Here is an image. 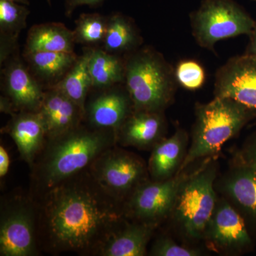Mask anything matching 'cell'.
I'll list each match as a JSON object with an SVG mask.
<instances>
[{
  "mask_svg": "<svg viewBox=\"0 0 256 256\" xmlns=\"http://www.w3.org/2000/svg\"><path fill=\"white\" fill-rule=\"evenodd\" d=\"M37 198V197H36ZM38 242L47 252L96 255L127 218L124 203L106 191L89 168L38 196Z\"/></svg>",
  "mask_w": 256,
  "mask_h": 256,
  "instance_id": "cell-1",
  "label": "cell"
},
{
  "mask_svg": "<svg viewBox=\"0 0 256 256\" xmlns=\"http://www.w3.org/2000/svg\"><path fill=\"white\" fill-rule=\"evenodd\" d=\"M116 144V131L92 127L84 121L56 137L46 138L31 166L34 192L32 198L89 168L102 152Z\"/></svg>",
  "mask_w": 256,
  "mask_h": 256,
  "instance_id": "cell-2",
  "label": "cell"
},
{
  "mask_svg": "<svg viewBox=\"0 0 256 256\" xmlns=\"http://www.w3.org/2000/svg\"><path fill=\"white\" fill-rule=\"evenodd\" d=\"M255 117V112L227 98L214 97L210 102L197 104L191 144L178 173L198 160L214 156Z\"/></svg>",
  "mask_w": 256,
  "mask_h": 256,
  "instance_id": "cell-3",
  "label": "cell"
},
{
  "mask_svg": "<svg viewBox=\"0 0 256 256\" xmlns=\"http://www.w3.org/2000/svg\"><path fill=\"white\" fill-rule=\"evenodd\" d=\"M124 86L134 110L164 112L174 100L178 87L175 70L164 56L152 47L126 56Z\"/></svg>",
  "mask_w": 256,
  "mask_h": 256,
  "instance_id": "cell-4",
  "label": "cell"
},
{
  "mask_svg": "<svg viewBox=\"0 0 256 256\" xmlns=\"http://www.w3.org/2000/svg\"><path fill=\"white\" fill-rule=\"evenodd\" d=\"M217 174L214 159L207 158L180 186L170 216L184 238H203L218 201L215 186Z\"/></svg>",
  "mask_w": 256,
  "mask_h": 256,
  "instance_id": "cell-5",
  "label": "cell"
},
{
  "mask_svg": "<svg viewBox=\"0 0 256 256\" xmlns=\"http://www.w3.org/2000/svg\"><path fill=\"white\" fill-rule=\"evenodd\" d=\"M192 34L202 48L213 50L225 38L252 34L256 21L233 0H203L190 16Z\"/></svg>",
  "mask_w": 256,
  "mask_h": 256,
  "instance_id": "cell-6",
  "label": "cell"
},
{
  "mask_svg": "<svg viewBox=\"0 0 256 256\" xmlns=\"http://www.w3.org/2000/svg\"><path fill=\"white\" fill-rule=\"evenodd\" d=\"M89 169L106 192L124 203L150 180L148 165L141 158L116 146L102 152Z\"/></svg>",
  "mask_w": 256,
  "mask_h": 256,
  "instance_id": "cell-7",
  "label": "cell"
},
{
  "mask_svg": "<svg viewBox=\"0 0 256 256\" xmlns=\"http://www.w3.org/2000/svg\"><path fill=\"white\" fill-rule=\"evenodd\" d=\"M37 212L32 197L16 196L2 206L0 256L37 254Z\"/></svg>",
  "mask_w": 256,
  "mask_h": 256,
  "instance_id": "cell-8",
  "label": "cell"
},
{
  "mask_svg": "<svg viewBox=\"0 0 256 256\" xmlns=\"http://www.w3.org/2000/svg\"><path fill=\"white\" fill-rule=\"evenodd\" d=\"M186 170L168 180H148L140 185L124 202L126 217L158 226L170 216L180 186L192 174Z\"/></svg>",
  "mask_w": 256,
  "mask_h": 256,
  "instance_id": "cell-9",
  "label": "cell"
},
{
  "mask_svg": "<svg viewBox=\"0 0 256 256\" xmlns=\"http://www.w3.org/2000/svg\"><path fill=\"white\" fill-rule=\"evenodd\" d=\"M202 239L208 248L225 254H242L252 244L244 217L224 198H218Z\"/></svg>",
  "mask_w": 256,
  "mask_h": 256,
  "instance_id": "cell-10",
  "label": "cell"
},
{
  "mask_svg": "<svg viewBox=\"0 0 256 256\" xmlns=\"http://www.w3.org/2000/svg\"><path fill=\"white\" fill-rule=\"evenodd\" d=\"M133 110L132 100L124 84L92 89L86 102L84 122L117 133Z\"/></svg>",
  "mask_w": 256,
  "mask_h": 256,
  "instance_id": "cell-11",
  "label": "cell"
},
{
  "mask_svg": "<svg viewBox=\"0 0 256 256\" xmlns=\"http://www.w3.org/2000/svg\"><path fill=\"white\" fill-rule=\"evenodd\" d=\"M214 97L236 101L256 114V56L230 58L216 75Z\"/></svg>",
  "mask_w": 256,
  "mask_h": 256,
  "instance_id": "cell-12",
  "label": "cell"
},
{
  "mask_svg": "<svg viewBox=\"0 0 256 256\" xmlns=\"http://www.w3.org/2000/svg\"><path fill=\"white\" fill-rule=\"evenodd\" d=\"M0 64L2 95L11 100L16 112H38L44 90L30 73L20 50Z\"/></svg>",
  "mask_w": 256,
  "mask_h": 256,
  "instance_id": "cell-13",
  "label": "cell"
},
{
  "mask_svg": "<svg viewBox=\"0 0 256 256\" xmlns=\"http://www.w3.org/2000/svg\"><path fill=\"white\" fill-rule=\"evenodd\" d=\"M216 188L256 229V166L234 160L230 169L217 178Z\"/></svg>",
  "mask_w": 256,
  "mask_h": 256,
  "instance_id": "cell-14",
  "label": "cell"
},
{
  "mask_svg": "<svg viewBox=\"0 0 256 256\" xmlns=\"http://www.w3.org/2000/svg\"><path fill=\"white\" fill-rule=\"evenodd\" d=\"M166 124L164 112L133 110L117 132V144L138 149L153 148L164 139Z\"/></svg>",
  "mask_w": 256,
  "mask_h": 256,
  "instance_id": "cell-15",
  "label": "cell"
},
{
  "mask_svg": "<svg viewBox=\"0 0 256 256\" xmlns=\"http://www.w3.org/2000/svg\"><path fill=\"white\" fill-rule=\"evenodd\" d=\"M38 112L44 124L46 138L56 137L84 121L82 108L55 88L44 90Z\"/></svg>",
  "mask_w": 256,
  "mask_h": 256,
  "instance_id": "cell-16",
  "label": "cell"
},
{
  "mask_svg": "<svg viewBox=\"0 0 256 256\" xmlns=\"http://www.w3.org/2000/svg\"><path fill=\"white\" fill-rule=\"evenodd\" d=\"M156 226L126 218L102 242L96 255L143 256Z\"/></svg>",
  "mask_w": 256,
  "mask_h": 256,
  "instance_id": "cell-17",
  "label": "cell"
},
{
  "mask_svg": "<svg viewBox=\"0 0 256 256\" xmlns=\"http://www.w3.org/2000/svg\"><path fill=\"white\" fill-rule=\"evenodd\" d=\"M2 130L11 136L22 158L32 166L46 139V129L38 112H16Z\"/></svg>",
  "mask_w": 256,
  "mask_h": 256,
  "instance_id": "cell-18",
  "label": "cell"
},
{
  "mask_svg": "<svg viewBox=\"0 0 256 256\" xmlns=\"http://www.w3.org/2000/svg\"><path fill=\"white\" fill-rule=\"evenodd\" d=\"M188 136L182 129L164 138L152 148L148 168L153 181H163L178 174L188 150Z\"/></svg>",
  "mask_w": 256,
  "mask_h": 256,
  "instance_id": "cell-19",
  "label": "cell"
},
{
  "mask_svg": "<svg viewBox=\"0 0 256 256\" xmlns=\"http://www.w3.org/2000/svg\"><path fill=\"white\" fill-rule=\"evenodd\" d=\"M22 55L30 73L44 90L56 86L72 68L78 56L75 52H36Z\"/></svg>",
  "mask_w": 256,
  "mask_h": 256,
  "instance_id": "cell-20",
  "label": "cell"
},
{
  "mask_svg": "<svg viewBox=\"0 0 256 256\" xmlns=\"http://www.w3.org/2000/svg\"><path fill=\"white\" fill-rule=\"evenodd\" d=\"M73 30L63 23L47 22L34 25L28 30L23 53L36 52L74 53Z\"/></svg>",
  "mask_w": 256,
  "mask_h": 256,
  "instance_id": "cell-21",
  "label": "cell"
},
{
  "mask_svg": "<svg viewBox=\"0 0 256 256\" xmlns=\"http://www.w3.org/2000/svg\"><path fill=\"white\" fill-rule=\"evenodd\" d=\"M30 13L26 5L0 0V64L18 50V36Z\"/></svg>",
  "mask_w": 256,
  "mask_h": 256,
  "instance_id": "cell-22",
  "label": "cell"
},
{
  "mask_svg": "<svg viewBox=\"0 0 256 256\" xmlns=\"http://www.w3.org/2000/svg\"><path fill=\"white\" fill-rule=\"evenodd\" d=\"M142 38L130 18L116 12L108 16L107 30L102 47L104 50L124 56L140 48Z\"/></svg>",
  "mask_w": 256,
  "mask_h": 256,
  "instance_id": "cell-23",
  "label": "cell"
},
{
  "mask_svg": "<svg viewBox=\"0 0 256 256\" xmlns=\"http://www.w3.org/2000/svg\"><path fill=\"white\" fill-rule=\"evenodd\" d=\"M92 89L124 84L126 56L110 53L102 47H94L88 64Z\"/></svg>",
  "mask_w": 256,
  "mask_h": 256,
  "instance_id": "cell-24",
  "label": "cell"
},
{
  "mask_svg": "<svg viewBox=\"0 0 256 256\" xmlns=\"http://www.w3.org/2000/svg\"><path fill=\"white\" fill-rule=\"evenodd\" d=\"M94 47H86L82 55L56 86L80 106L85 112L88 96L92 89V82L89 72V60Z\"/></svg>",
  "mask_w": 256,
  "mask_h": 256,
  "instance_id": "cell-25",
  "label": "cell"
},
{
  "mask_svg": "<svg viewBox=\"0 0 256 256\" xmlns=\"http://www.w3.org/2000/svg\"><path fill=\"white\" fill-rule=\"evenodd\" d=\"M74 40L76 44L86 47L102 46L107 30L108 16L92 13L82 14L75 21Z\"/></svg>",
  "mask_w": 256,
  "mask_h": 256,
  "instance_id": "cell-26",
  "label": "cell"
},
{
  "mask_svg": "<svg viewBox=\"0 0 256 256\" xmlns=\"http://www.w3.org/2000/svg\"><path fill=\"white\" fill-rule=\"evenodd\" d=\"M178 85L188 90H196L203 86L206 79L205 70L200 63L193 60L180 62L175 68Z\"/></svg>",
  "mask_w": 256,
  "mask_h": 256,
  "instance_id": "cell-27",
  "label": "cell"
},
{
  "mask_svg": "<svg viewBox=\"0 0 256 256\" xmlns=\"http://www.w3.org/2000/svg\"><path fill=\"white\" fill-rule=\"evenodd\" d=\"M150 255L153 256H200L202 252L194 248L184 246L168 236L160 237L153 242Z\"/></svg>",
  "mask_w": 256,
  "mask_h": 256,
  "instance_id": "cell-28",
  "label": "cell"
},
{
  "mask_svg": "<svg viewBox=\"0 0 256 256\" xmlns=\"http://www.w3.org/2000/svg\"><path fill=\"white\" fill-rule=\"evenodd\" d=\"M234 160L256 166V133L246 141Z\"/></svg>",
  "mask_w": 256,
  "mask_h": 256,
  "instance_id": "cell-29",
  "label": "cell"
},
{
  "mask_svg": "<svg viewBox=\"0 0 256 256\" xmlns=\"http://www.w3.org/2000/svg\"><path fill=\"white\" fill-rule=\"evenodd\" d=\"M65 4V14L67 16H72L74 10L79 6L88 5V6H97L102 4L104 0H64Z\"/></svg>",
  "mask_w": 256,
  "mask_h": 256,
  "instance_id": "cell-30",
  "label": "cell"
},
{
  "mask_svg": "<svg viewBox=\"0 0 256 256\" xmlns=\"http://www.w3.org/2000/svg\"><path fill=\"white\" fill-rule=\"evenodd\" d=\"M10 165V158L8 151L3 146H0V178H3L8 174Z\"/></svg>",
  "mask_w": 256,
  "mask_h": 256,
  "instance_id": "cell-31",
  "label": "cell"
},
{
  "mask_svg": "<svg viewBox=\"0 0 256 256\" xmlns=\"http://www.w3.org/2000/svg\"><path fill=\"white\" fill-rule=\"evenodd\" d=\"M0 111L3 114H10V116L16 112L11 100L3 95L0 97Z\"/></svg>",
  "mask_w": 256,
  "mask_h": 256,
  "instance_id": "cell-32",
  "label": "cell"
},
{
  "mask_svg": "<svg viewBox=\"0 0 256 256\" xmlns=\"http://www.w3.org/2000/svg\"><path fill=\"white\" fill-rule=\"evenodd\" d=\"M249 37H250V43H249L246 54L256 56V21L252 34Z\"/></svg>",
  "mask_w": 256,
  "mask_h": 256,
  "instance_id": "cell-33",
  "label": "cell"
},
{
  "mask_svg": "<svg viewBox=\"0 0 256 256\" xmlns=\"http://www.w3.org/2000/svg\"><path fill=\"white\" fill-rule=\"evenodd\" d=\"M10 1L18 3V4H22L24 5L30 4V2H28V0H10Z\"/></svg>",
  "mask_w": 256,
  "mask_h": 256,
  "instance_id": "cell-34",
  "label": "cell"
},
{
  "mask_svg": "<svg viewBox=\"0 0 256 256\" xmlns=\"http://www.w3.org/2000/svg\"><path fill=\"white\" fill-rule=\"evenodd\" d=\"M48 2H50V0H48Z\"/></svg>",
  "mask_w": 256,
  "mask_h": 256,
  "instance_id": "cell-35",
  "label": "cell"
},
{
  "mask_svg": "<svg viewBox=\"0 0 256 256\" xmlns=\"http://www.w3.org/2000/svg\"><path fill=\"white\" fill-rule=\"evenodd\" d=\"M252 1L256 2V0H252Z\"/></svg>",
  "mask_w": 256,
  "mask_h": 256,
  "instance_id": "cell-36",
  "label": "cell"
}]
</instances>
